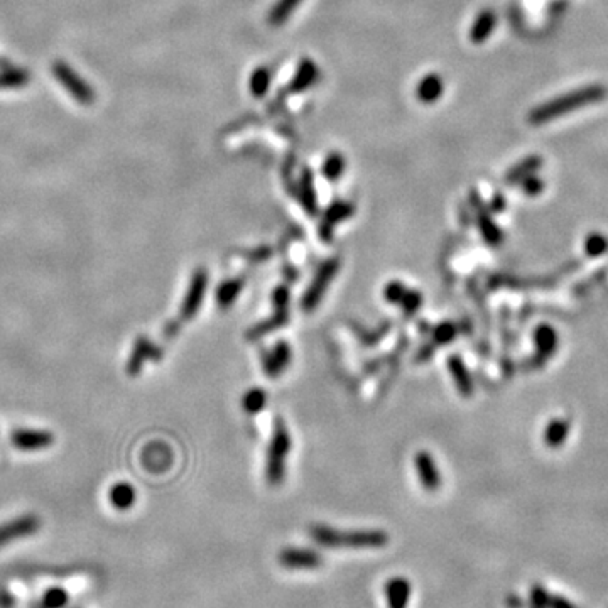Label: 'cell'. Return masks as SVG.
Instances as JSON below:
<instances>
[{"instance_id":"obj_1","label":"cell","mask_w":608,"mask_h":608,"mask_svg":"<svg viewBox=\"0 0 608 608\" xmlns=\"http://www.w3.org/2000/svg\"><path fill=\"white\" fill-rule=\"evenodd\" d=\"M309 535L328 550H382L390 541L389 534L380 529L340 531L321 524L309 527Z\"/></svg>"},{"instance_id":"obj_2","label":"cell","mask_w":608,"mask_h":608,"mask_svg":"<svg viewBox=\"0 0 608 608\" xmlns=\"http://www.w3.org/2000/svg\"><path fill=\"white\" fill-rule=\"evenodd\" d=\"M607 99V88L603 85H588V87L578 88L564 95L558 97V99H552L546 104L535 107L533 112L529 113V122L533 125H544V123L559 118L566 113L575 112L586 107V105L598 104V101Z\"/></svg>"},{"instance_id":"obj_3","label":"cell","mask_w":608,"mask_h":608,"mask_svg":"<svg viewBox=\"0 0 608 608\" xmlns=\"http://www.w3.org/2000/svg\"><path fill=\"white\" fill-rule=\"evenodd\" d=\"M291 435L283 419L278 418L272 429L269 448L266 454V480L272 487H278L286 478L287 457L291 453Z\"/></svg>"},{"instance_id":"obj_4","label":"cell","mask_w":608,"mask_h":608,"mask_svg":"<svg viewBox=\"0 0 608 608\" xmlns=\"http://www.w3.org/2000/svg\"><path fill=\"white\" fill-rule=\"evenodd\" d=\"M338 271H340L338 257H330L321 263L320 269H318L316 274H314L311 284H309L308 289H306L303 301H301V306H303L306 313H313L314 309L318 308V304L323 301V296L326 294L331 280L335 279V275L338 274Z\"/></svg>"},{"instance_id":"obj_5","label":"cell","mask_w":608,"mask_h":608,"mask_svg":"<svg viewBox=\"0 0 608 608\" xmlns=\"http://www.w3.org/2000/svg\"><path fill=\"white\" fill-rule=\"evenodd\" d=\"M272 306H274L275 313L271 318L247 330V340L249 342H254V340L262 338L263 335L272 333V331L286 326L289 320V289L286 286H278L272 291Z\"/></svg>"},{"instance_id":"obj_6","label":"cell","mask_w":608,"mask_h":608,"mask_svg":"<svg viewBox=\"0 0 608 608\" xmlns=\"http://www.w3.org/2000/svg\"><path fill=\"white\" fill-rule=\"evenodd\" d=\"M279 564L291 571H313L323 564L320 552L306 547H286L279 552Z\"/></svg>"},{"instance_id":"obj_7","label":"cell","mask_w":608,"mask_h":608,"mask_svg":"<svg viewBox=\"0 0 608 608\" xmlns=\"http://www.w3.org/2000/svg\"><path fill=\"white\" fill-rule=\"evenodd\" d=\"M206 287H208V272L206 269H201V267H199V269L194 271L193 278L190 280L188 291H186L185 299H182V304H181L182 320H191V318L197 316L199 308H201L203 299H205Z\"/></svg>"},{"instance_id":"obj_8","label":"cell","mask_w":608,"mask_h":608,"mask_svg":"<svg viewBox=\"0 0 608 608\" xmlns=\"http://www.w3.org/2000/svg\"><path fill=\"white\" fill-rule=\"evenodd\" d=\"M39 517L32 516V514L12 519V521L0 526V547H6L8 544L19 541V539L36 534L37 531H39Z\"/></svg>"},{"instance_id":"obj_9","label":"cell","mask_w":608,"mask_h":608,"mask_svg":"<svg viewBox=\"0 0 608 608\" xmlns=\"http://www.w3.org/2000/svg\"><path fill=\"white\" fill-rule=\"evenodd\" d=\"M292 360L291 345L284 340L275 343L271 350H266L262 354V367L267 377L278 378L280 373L286 372L289 364Z\"/></svg>"},{"instance_id":"obj_10","label":"cell","mask_w":608,"mask_h":608,"mask_svg":"<svg viewBox=\"0 0 608 608\" xmlns=\"http://www.w3.org/2000/svg\"><path fill=\"white\" fill-rule=\"evenodd\" d=\"M414 469L418 473L421 485L426 492H436L441 487V475L435 457L428 452H418L414 454Z\"/></svg>"},{"instance_id":"obj_11","label":"cell","mask_w":608,"mask_h":608,"mask_svg":"<svg viewBox=\"0 0 608 608\" xmlns=\"http://www.w3.org/2000/svg\"><path fill=\"white\" fill-rule=\"evenodd\" d=\"M384 597L387 608H407L412 597V586L407 578L395 576L385 583Z\"/></svg>"},{"instance_id":"obj_12","label":"cell","mask_w":608,"mask_h":608,"mask_svg":"<svg viewBox=\"0 0 608 608\" xmlns=\"http://www.w3.org/2000/svg\"><path fill=\"white\" fill-rule=\"evenodd\" d=\"M448 370L452 373L454 385H457L458 394L463 397H471L473 395V380H471L469 368L463 364V360L458 355H452L448 359Z\"/></svg>"},{"instance_id":"obj_13","label":"cell","mask_w":608,"mask_h":608,"mask_svg":"<svg viewBox=\"0 0 608 608\" xmlns=\"http://www.w3.org/2000/svg\"><path fill=\"white\" fill-rule=\"evenodd\" d=\"M12 441H14L17 448L20 449H41L48 448L53 443V436L48 431H31V429H20L12 435Z\"/></svg>"},{"instance_id":"obj_14","label":"cell","mask_w":608,"mask_h":608,"mask_svg":"<svg viewBox=\"0 0 608 608\" xmlns=\"http://www.w3.org/2000/svg\"><path fill=\"white\" fill-rule=\"evenodd\" d=\"M352 215H354V205H350V203H345V201L333 203V205L326 210L325 222H323V225L320 227L321 239L328 242L331 239V228H333V225L343 222V220H347L348 216Z\"/></svg>"},{"instance_id":"obj_15","label":"cell","mask_w":608,"mask_h":608,"mask_svg":"<svg viewBox=\"0 0 608 608\" xmlns=\"http://www.w3.org/2000/svg\"><path fill=\"white\" fill-rule=\"evenodd\" d=\"M244 280L242 279H228L223 280L222 284H220L218 289H216V304L220 306L222 309L230 308V306L235 303L237 297H239L240 291L244 289Z\"/></svg>"},{"instance_id":"obj_16","label":"cell","mask_w":608,"mask_h":608,"mask_svg":"<svg viewBox=\"0 0 608 608\" xmlns=\"http://www.w3.org/2000/svg\"><path fill=\"white\" fill-rule=\"evenodd\" d=\"M495 14H493V11H483L480 12V15L477 17V20L473 23V27H471L470 37L471 41L477 42H483L487 39L488 36L493 32V29H495Z\"/></svg>"},{"instance_id":"obj_17","label":"cell","mask_w":608,"mask_h":608,"mask_svg":"<svg viewBox=\"0 0 608 608\" xmlns=\"http://www.w3.org/2000/svg\"><path fill=\"white\" fill-rule=\"evenodd\" d=\"M135 497H137L135 488L125 482L116 483L112 490H110V502L118 510L130 509L135 504Z\"/></svg>"},{"instance_id":"obj_18","label":"cell","mask_w":608,"mask_h":608,"mask_svg":"<svg viewBox=\"0 0 608 608\" xmlns=\"http://www.w3.org/2000/svg\"><path fill=\"white\" fill-rule=\"evenodd\" d=\"M542 166V159L538 156H531L527 157V159L522 161V163H519L517 166H514L512 169H510L507 174V182H522L526 180V178H529L531 174H534L538 171L539 168Z\"/></svg>"},{"instance_id":"obj_19","label":"cell","mask_w":608,"mask_h":608,"mask_svg":"<svg viewBox=\"0 0 608 608\" xmlns=\"http://www.w3.org/2000/svg\"><path fill=\"white\" fill-rule=\"evenodd\" d=\"M159 350L152 345V343L146 342V340H139V343L134 348V354H132L130 359V372H139L140 367H142V364L146 362V360H156L159 359Z\"/></svg>"},{"instance_id":"obj_20","label":"cell","mask_w":608,"mask_h":608,"mask_svg":"<svg viewBox=\"0 0 608 608\" xmlns=\"http://www.w3.org/2000/svg\"><path fill=\"white\" fill-rule=\"evenodd\" d=\"M266 404L267 394L261 387H252V389L247 390L244 397H242V409H244L247 414H257V412H261L263 407H266Z\"/></svg>"},{"instance_id":"obj_21","label":"cell","mask_w":608,"mask_h":608,"mask_svg":"<svg viewBox=\"0 0 608 608\" xmlns=\"http://www.w3.org/2000/svg\"><path fill=\"white\" fill-rule=\"evenodd\" d=\"M441 93H443V82L436 75L426 76L418 87V97L423 101H435L440 99Z\"/></svg>"},{"instance_id":"obj_22","label":"cell","mask_w":608,"mask_h":608,"mask_svg":"<svg viewBox=\"0 0 608 608\" xmlns=\"http://www.w3.org/2000/svg\"><path fill=\"white\" fill-rule=\"evenodd\" d=\"M569 431V423L564 419L552 421V423L546 429V443L552 446V448H558V446L566 440Z\"/></svg>"},{"instance_id":"obj_23","label":"cell","mask_w":608,"mask_h":608,"mask_svg":"<svg viewBox=\"0 0 608 608\" xmlns=\"http://www.w3.org/2000/svg\"><path fill=\"white\" fill-rule=\"evenodd\" d=\"M478 225H480V230H482L483 239H485L488 244L497 245L502 240L500 230L497 228V225L488 218V213H485L483 210L478 211Z\"/></svg>"},{"instance_id":"obj_24","label":"cell","mask_w":608,"mask_h":608,"mask_svg":"<svg viewBox=\"0 0 608 608\" xmlns=\"http://www.w3.org/2000/svg\"><path fill=\"white\" fill-rule=\"evenodd\" d=\"M68 602H70V595L66 593V590L54 586L42 597V608H65Z\"/></svg>"},{"instance_id":"obj_25","label":"cell","mask_w":608,"mask_h":608,"mask_svg":"<svg viewBox=\"0 0 608 608\" xmlns=\"http://www.w3.org/2000/svg\"><path fill=\"white\" fill-rule=\"evenodd\" d=\"M535 343H538V348L542 354L550 355L556 348V333L550 326H542V328L535 331ZM541 352H539V354H541Z\"/></svg>"},{"instance_id":"obj_26","label":"cell","mask_w":608,"mask_h":608,"mask_svg":"<svg viewBox=\"0 0 608 608\" xmlns=\"http://www.w3.org/2000/svg\"><path fill=\"white\" fill-rule=\"evenodd\" d=\"M457 326L453 323H441L433 330V342L436 345H446V343H452L454 337H457Z\"/></svg>"},{"instance_id":"obj_27","label":"cell","mask_w":608,"mask_h":608,"mask_svg":"<svg viewBox=\"0 0 608 608\" xmlns=\"http://www.w3.org/2000/svg\"><path fill=\"white\" fill-rule=\"evenodd\" d=\"M421 304H423V294H421V292H418V291H414V289L407 287L406 294H404L401 304L399 306L402 308L404 314H407V316H412V314H414L421 308Z\"/></svg>"},{"instance_id":"obj_28","label":"cell","mask_w":608,"mask_h":608,"mask_svg":"<svg viewBox=\"0 0 608 608\" xmlns=\"http://www.w3.org/2000/svg\"><path fill=\"white\" fill-rule=\"evenodd\" d=\"M407 286H404L401 280H390L384 287V297L387 303L390 304H401L404 294H406Z\"/></svg>"},{"instance_id":"obj_29","label":"cell","mask_w":608,"mask_h":608,"mask_svg":"<svg viewBox=\"0 0 608 608\" xmlns=\"http://www.w3.org/2000/svg\"><path fill=\"white\" fill-rule=\"evenodd\" d=\"M343 168H345V164H343L342 157L331 156L325 163V166H323V173H325V176L328 178V180H338V178L342 176Z\"/></svg>"},{"instance_id":"obj_30","label":"cell","mask_w":608,"mask_h":608,"mask_svg":"<svg viewBox=\"0 0 608 608\" xmlns=\"http://www.w3.org/2000/svg\"><path fill=\"white\" fill-rule=\"evenodd\" d=\"M607 249H608V242L605 237L600 235V233H593V235H590L588 240H586V252L590 255H595V257L605 252Z\"/></svg>"},{"instance_id":"obj_31","label":"cell","mask_w":608,"mask_h":608,"mask_svg":"<svg viewBox=\"0 0 608 608\" xmlns=\"http://www.w3.org/2000/svg\"><path fill=\"white\" fill-rule=\"evenodd\" d=\"M522 188H524V193L529 194V197H535V194H539L544 188V182L542 180H539V178H535L534 174H531L529 178H526L524 181H522Z\"/></svg>"}]
</instances>
